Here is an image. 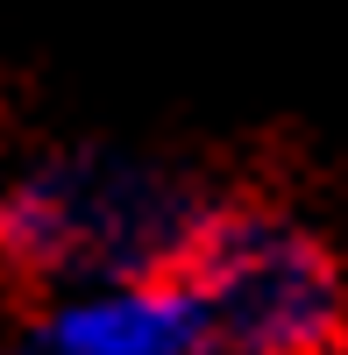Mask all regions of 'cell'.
<instances>
[{
	"label": "cell",
	"mask_w": 348,
	"mask_h": 355,
	"mask_svg": "<svg viewBox=\"0 0 348 355\" xmlns=\"http://www.w3.org/2000/svg\"><path fill=\"white\" fill-rule=\"evenodd\" d=\"M220 355H334L348 341V277L313 227L220 206L185 263Z\"/></svg>",
	"instance_id": "obj_1"
},
{
	"label": "cell",
	"mask_w": 348,
	"mask_h": 355,
	"mask_svg": "<svg viewBox=\"0 0 348 355\" xmlns=\"http://www.w3.org/2000/svg\"><path fill=\"white\" fill-rule=\"evenodd\" d=\"M43 355H214V320L199 284L178 277H128L85 284L36 320Z\"/></svg>",
	"instance_id": "obj_2"
},
{
	"label": "cell",
	"mask_w": 348,
	"mask_h": 355,
	"mask_svg": "<svg viewBox=\"0 0 348 355\" xmlns=\"http://www.w3.org/2000/svg\"><path fill=\"white\" fill-rule=\"evenodd\" d=\"M85 234V157H50L0 192V270L71 277Z\"/></svg>",
	"instance_id": "obj_3"
},
{
	"label": "cell",
	"mask_w": 348,
	"mask_h": 355,
	"mask_svg": "<svg viewBox=\"0 0 348 355\" xmlns=\"http://www.w3.org/2000/svg\"><path fill=\"white\" fill-rule=\"evenodd\" d=\"M21 355H43V348H21Z\"/></svg>",
	"instance_id": "obj_4"
}]
</instances>
